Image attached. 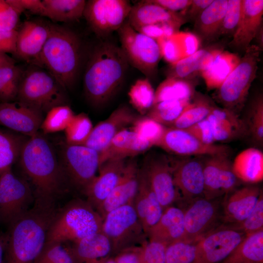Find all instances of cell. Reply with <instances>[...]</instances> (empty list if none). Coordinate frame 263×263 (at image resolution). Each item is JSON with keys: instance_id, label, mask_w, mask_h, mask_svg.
I'll use <instances>...</instances> for the list:
<instances>
[{"instance_id": "25", "label": "cell", "mask_w": 263, "mask_h": 263, "mask_svg": "<svg viewBox=\"0 0 263 263\" xmlns=\"http://www.w3.org/2000/svg\"><path fill=\"white\" fill-rule=\"evenodd\" d=\"M127 19L135 30L144 26L164 22L182 26L187 22L183 14L169 11L151 0L139 1L132 6Z\"/></svg>"}, {"instance_id": "18", "label": "cell", "mask_w": 263, "mask_h": 263, "mask_svg": "<svg viewBox=\"0 0 263 263\" xmlns=\"http://www.w3.org/2000/svg\"><path fill=\"white\" fill-rule=\"evenodd\" d=\"M138 115L127 105L119 106L107 118L93 127L83 145L100 154L106 150L116 135L127 129L128 126H132Z\"/></svg>"}, {"instance_id": "63", "label": "cell", "mask_w": 263, "mask_h": 263, "mask_svg": "<svg viewBox=\"0 0 263 263\" xmlns=\"http://www.w3.org/2000/svg\"><path fill=\"white\" fill-rule=\"evenodd\" d=\"M263 27L261 28L258 32L257 33L255 38L257 40L258 45H257L261 50L263 49Z\"/></svg>"}, {"instance_id": "29", "label": "cell", "mask_w": 263, "mask_h": 263, "mask_svg": "<svg viewBox=\"0 0 263 263\" xmlns=\"http://www.w3.org/2000/svg\"><path fill=\"white\" fill-rule=\"evenodd\" d=\"M207 118L211 125L215 142L230 141L248 134L243 119L226 108L214 106Z\"/></svg>"}, {"instance_id": "19", "label": "cell", "mask_w": 263, "mask_h": 263, "mask_svg": "<svg viewBox=\"0 0 263 263\" xmlns=\"http://www.w3.org/2000/svg\"><path fill=\"white\" fill-rule=\"evenodd\" d=\"M43 113L21 102H0V125L27 137L38 133Z\"/></svg>"}, {"instance_id": "30", "label": "cell", "mask_w": 263, "mask_h": 263, "mask_svg": "<svg viewBox=\"0 0 263 263\" xmlns=\"http://www.w3.org/2000/svg\"><path fill=\"white\" fill-rule=\"evenodd\" d=\"M161 57L170 64L174 63L194 53L200 46V38L195 34L179 31L156 40Z\"/></svg>"}, {"instance_id": "47", "label": "cell", "mask_w": 263, "mask_h": 263, "mask_svg": "<svg viewBox=\"0 0 263 263\" xmlns=\"http://www.w3.org/2000/svg\"><path fill=\"white\" fill-rule=\"evenodd\" d=\"M93 127L90 118L86 113L75 114L64 131L66 143L73 145H84Z\"/></svg>"}, {"instance_id": "7", "label": "cell", "mask_w": 263, "mask_h": 263, "mask_svg": "<svg viewBox=\"0 0 263 263\" xmlns=\"http://www.w3.org/2000/svg\"><path fill=\"white\" fill-rule=\"evenodd\" d=\"M261 49L250 45L235 69L217 90L216 98L237 114L243 107L252 82L256 76Z\"/></svg>"}, {"instance_id": "24", "label": "cell", "mask_w": 263, "mask_h": 263, "mask_svg": "<svg viewBox=\"0 0 263 263\" xmlns=\"http://www.w3.org/2000/svg\"><path fill=\"white\" fill-rule=\"evenodd\" d=\"M133 206L147 235L159 220L164 210L142 168L139 170L138 187Z\"/></svg>"}, {"instance_id": "32", "label": "cell", "mask_w": 263, "mask_h": 263, "mask_svg": "<svg viewBox=\"0 0 263 263\" xmlns=\"http://www.w3.org/2000/svg\"><path fill=\"white\" fill-rule=\"evenodd\" d=\"M220 49L215 47L198 49L190 56L170 64L165 71L167 77L189 80L208 66Z\"/></svg>"}, {"instance_id": "8", "label": "cell", "mask_w": 263, "mask_h": 263, "mask_svg": "<svg viewBox=\"0 0 263 263\" xmlns=\"http://www.w3.org/2000/svg\"><path fill=\"white\" fill-rule=\"evenodd\" d=\"M57 155L69 187L84 194L97 175L100 166V153L84 145L65 142Z\"/></svg>"}, {"instance_id": "3", "label": "cell", "mask_w": 263, "mask_h": 263, "mask_svg": "<svg viewBox=\"0 0 263 263\" xmlns=\"http://www.w3.org/2000/svg\"><path fill=\"white\" fill-rule=\"evenodd\" d=\"M57 210L56 206L33 204L8 225L4 263H34L44 246Z\"/></svg>"}, {"instance_id": "61", "label": "cell", "mask_w": 263, "mask_h": 263, "mask_svg": "<svg viewBox=\"0 0 263 263\" xmlns=\"http://www.w3.org/2000/svg\"><path fill=\"white\" fill-rule=\"evenodd\" d=\"M7 243L6 232H0V263H4V257Z\"/></svg>"}, {"instance_id": "53", "label": "cell", "mask_w": 263, "mask_h": 263, "mask_svg": "<svg viewBox=\"0 0 263 263\" xmlns=\"http://www.w3.org/2000/svg\"><path fill=\"white\" fill-rule=\"evenodd\" d=\"M167 245L147 241L143 245L140 263H165Z\"/></svg>"}, {"instance_id": "14", "label": "cell", "mask_w": 263, "mask_h": 263, "mask_svg": "<svg viewBox=\"0 0 263 263\" xmlns=\"http://www.w3.org/2000/svg\"><path fill=\"white\" fill-rule=\"evenodd\" d=\"M157 147L181 157L228 155L230 151L226 146L204 144L186 130L172 127H167Z\"/></svg>"}, {"instance_id": "52", "label": "cell", "mask_w": 263, "mask_h": 263, "mask_svg": "<svg viewBox=\"0 0 263 263\" xmlns=\"http://www.w3.org/2000/svg\"><path fill=\"white\" fill-rule=\"evenodd\" d=\"M242 6V0H228L217 36L233 35L240 20Z\"/></svg>"}, {"instance_id": "4", "label": "cell", "mask_w": 263, "mask_h": 263, "mask_svg": "<svg viewBox=\"0 0 263 263\" xmlns=\"http://www.w3.org/2000/svg\"><path fill=\"white\" fill-rule=\"evenodd\" d=\"M49 34L37 65L46 68L65 89L75 84L83 57V46L72 30L48 22Z\"/></svg>"}, {"instance_id": "17", "label": "cell", "mask_w": 263, "mask_h": 263, "mask_svg": "<svg viewBox=\"0 0 263 263\" xmlns=\"http://www.w3.org/2000/svg\"><path fill=\"white\" fill-rule=\"evenodd\" d=\"M147 158L142 168L164 210L171 206L179 195L174 183L169 159L163 154Z\"/></svg>"}, {"instance_id": "54", "label": "cell", "mask_w": 263, "mask_h": 263, "mask_svg": "<svg viewBox=\"0 0 263 263\" xmlns=\"http://www.w3.org/2000/svg\"><path fill=\"white\" fill-rule=\"evenodd\" d=\"M19 16L5 0H0V30H16Z\"/></svg>"}, {"instance_id": "64", "label": "cell", "mask_w": 263, "mask_h": 263, "mask_svg": "<svg viewBox=\"0 0 263 263\" xmlns=\"http://www.w3.org/2000/svg\"><path fill=\"white\" fill-rule=\"evenodd\" d=\"M102 263H115L114 259L113 257H110Z\"/></svg>"}, {"instance_id": "46", "label": "cell", "mask_w": 263, "mask_h": 263, "mask_svg": "<svg viewBox=\"0 0 263 263\" xmlns=\"http://www.w3.org/2000/svg\"><path fill=\"white\" fill-rule=\"evenodd\" d=\"M74 115L68 105L56 106L46 113L40 129L44 134L64 131Z\"/></svg>"}, {"instance_id": "6", "label": "cell", "mask_w": 263, "mask_h": 263, "mask_svg": "<svg viewBox=\"0 0 263 263\" xmlns=\"http://www.w3.org/2000/svg\"><path fill=\"white\" fill-rule=\"evenodd\" d=\"M65 90L48 71L32 68L23 73L16 101L43 114L56 106L67 105Z\"/></svg>"}, {"instance_id": "9", "label": "cell", "mask_w": 263, "mask_h": 263, "mask_svg": "<svg viewBox=\"0 0 263 263\" xmlns=\"http://www.w3.org/2000/svg\"><path fill=\"white\" fill-rule=\"evenodd\" d=\"M117 32L120 47L129 64L140 71L149 79L155 77L158 65L162 58L157 41L135 31L128 19Z\"/></svg>"}, {"instance_id": "59", "label": "cell", "mask_w": 263, "mask_h": 263, "mask_svg": "<svg viewBox=\"0 0 263 263\" xmlns=\"http://www.w3.org/2000/svg\"><path fill=\"white\" fill-rule=\"evenodd\" d=\"M151 1L169 11L175 13L188 9L192 2V0H151Z\"/></svg>"}, {"instance_id": "16", "label": "cell", "mask_w": 263, "mask_h": 263, "mask_svg": "<svg viewBox=\"0 0 263 263\" xmlns=\"http://www.w3.org/2000/svg\"><path fill=\"white\" fill-rule=\"evenodd\" d=\"M218 203L204 197L190 202L184 213V234L181 240L195 244L201 237L211 231L218 219Z\"/></svg>"}, {"instance_id": "13", "label": "cell", "mask_w": 263, "mask_h": 263, "mask_svg": "<svg viewBox=\"0 0 263 263\" xmlns=\"http://www.w3.org/2000/svg\"><path fill=\"white\" fill-rule=\"evenodd\" d=\"M245 236L225 226L212 230L195 244L193 263H220Z\"/></svg>"}, {"instance_id": "15", "label": "cell", "mask_w": 263, "mask_h": 263, "mask_svg": "<svg viewBox=\"0 0 263 263\" xmlns=\"http://www.w3.org/2000/svg\"><path fill=\"white\" fill-rule=\"evenodd\" d=\"M204 160L191 157L169 159L174 185L186 201L190 202L203 196Z\"/></svg>"}, {"instance_id": "56", "label": "cell", "mask_w": 263, "mask_h": 263, "mask_svg": "<svg viewBox=\"0 0 263 263\" xmlns=\"http://www.w3.org/2000/svg\"><path fill=\"white\" fill-rule=\"evenodd\" d=\"M20 15L25 11L43 16L44 6L40 0H5Z\"/></svg>"}, {"instance_id": "50", "label": "cell", "mask_w": 263, "mask_h": 263, "mask_svg": "<svg viewBox=\"0 0 263 263\" xmlns=\"http://www.w3.org/2000/svg\"><path fill=\"white\" fill-rule=\"evenodd\" d=\"M227 227L249 235L263 230V195L261 192L252 212L240 223L227 225Z\"/></svg>"}, {"instance_id": "31", "label": "cell", "mask_w": 263, "mask_h": 263, "mask_svg": "<svg viewBox=\"0 0 263 263\" xmlns=\"http://www.w3.org/2000/svg\"><path fill=\"white\" fill-rule=\"evenodd\" d=\"M152 146L127 128L120 132L100 153V165L112 158L126 159L145 152Z\"/></svg>"}, {"instance_id": "49", "label": "cell", "mask_w": 263, "mask_h": 263, "mask_svg": "<svg viewBox=\"0 0 263 263\" xmlns=\"http://www.w3.org/2000/svg\"><path fill=\"white\" fill-rule=\"evenodd\" d=\"M59 243H45L34 263H74L69 246Z\"/></svg>"}, {"instance_id": "48", "label": "cell", "mask_w": 263, "mask_h": 263, "mask_svg": "<svg viewBox=\"0 0 263 263\" xmlns=\"http://www.w3.org/2000/svg\"><path fill=\"white\" fill-rule=\"evenodd\" d=\"M248 134L253 142L261 146L263 143V97L257 95L251 103L245 120H244Z\"/></svg>"}, {"instance_id": "51", "label": "cell", "mask_w": 263, "mask_h": 263, "mask_svg": "<svg viewBox=\"0 0 263 263\" xmlns=\"http://www.w3.org/2000/svg\"><path fill=\"white\" fill-rule=\"evenodd\" d=\"M195 244L179 240L168 244L165 252V263H193Z\"/></svg>"}, {"instance_id": "5", "label": "cell", "mask_w": 263, "mask_h": 263, "mask_svg": "<svg viewBox=\"0 0 263 263\" xmlns=\"http://www.w3.org/2000/svg\"><path fill=\"white\" fill-rule=\"evenodd\" d=\"M103 220L87 200H73L57 210L48 230L45 243L77 242L101 232Z\"/></svg>"}, {"instance_id": "44", "label": "cell", "mask_w": 263, "mask_h": 263, "mask_svg": "<svg viewBox=\"0 0 263 263\" xmlns=\"http://www.w3.org/2000/svg\"><path fill=\"white\" fill-rule=\"evenodd\" d=\"M23 73L16 65L0 68V102L16 100Z\"/></svg>"}, {"instance_id": "60", "label": "cell", "mask_w": 263, "mask_h": 263, "mask_svg": "<svg viewBox=\"0 0 263 263\" xmlns=\"http://www.w3.org/2000/svg\"><path fill=\"white\" fill-rule=\"evenodd\" d=\"M213 0H192L187 9V17L194 21Z\"/></svg>"}, {"instance_id": "23", "label": "cell", "mask_w": 263, "mask_h": 263, "mask_svg": "<svg viewBox=\"0 0 263 263\" xmlns=\"http://www.w3.org/2000/svg\"><path fill=\"white\" fill-rule=\"evenodd\" d=\"M263 0H242L241 16L229 46L245 51L262 27Z\"/></svg>"}, {"instance_id": "10", "label": "cell", "mask_w": 263, "mask_h": 263, "mask_svg": "<svg viewBox=\"0 0 263 263\" xmlns=\"http://www.w3.org/2000/svg\"><path fill=\"white\" fill-rule=\"evenodd\" d=\"M102 232L109 240L112 254L147 241L133 205H127L109 212L104 218Z\"/></svg>"}, {"instance_id": "33", "label": "cell", "mask_w": 263, "mask_h": 263, "mask_svg": "<svg viewBox=\"0 0 263 263\" xmlns=\"http://www.w3.org/2000/svg\"><path fill=\"white\" fill-rule=\"evenodd\" d=\"M241 57L236 53L220 49L200 74L208 90H217L237 66Z\"/></svg>"}, {"instance_id": "41", "label": "cell", "mask_w": 263, "mask_h": 263, "mask_svg": "<svg viewBox=\"0 0 263 263\" xmlns=\"http://www.w3.org/2000/svg\"><path fill=\"white\" fill-rule=\"evenodd\" d=\"M227 155L207 156L204 160V189L203 197L214 200L222 195L221 166L223 157ZM228 156V155H227Z\"/></svg>"}, {"instance_id": "2", "label": "cell", "mask_w": 263, "mask_h": 263, "mask_svg": "<svg viewBox=\"0 0 263 263\" xmlns=\"http://www.w3.org/2000/svg\"><path fill=\"white\" fill-rule=\"evenodd\" d=\"M129 63L120 46L102 41L91 51L85 67L83 85L86 97L95 107L108 102L122 85Z\"/></svg>"}, {"instance_id": "37", "label": "cell", "mask_w": 263, "mask_h": 263, "mask_svg": "<svg viewBox=\"0 0 263 263\" xmlns=\"http://www.w3.org/2000/svg\"><path fill=\"white\" fill-rule=\"evenodd\" d=\"M46 17L56 22H70L83 17L84 0H42Z\"/></svg>"}, {"instance_id": "20", "label": "cell", "mask_w": 263, "mask_h": 263, "mask_svg": "<svg viewBox=\"0 0 263 263\" xmlns=\"http://www.w3.org/2000/svg\"><path fill=\"white\" fill-rule=\"evenodd\" d=\"M139 170L136 160L127 161L118 183L96 210L104 219L111 211L127 205H133L139 183Z\"/></svg>"}, {"instance_id": "35", "label": "cell", "mask_w": 263, "mask_h": 263, "mask_svg": "<svg viewBox=\"0 0 263 263\" xmlns=\"http://www.w3.org/2000/svg\"><path fill=\"white\" fill-rule=\"evenodd\" d=\"M228 0H213L195 19L194 30L205 40L217 36L226 10Z\"/></svg>"}, {"instance_id": "55", "label": "cell", "mask_w": 263, "mask_h": 263, "mask_svg": "<svg viewBox=\"0 0 263 263\" xmlns=\"http://www.w3.org/2000/svg\"><path fill=\"white\" fill-rule=\"evenodd\" d=\"M184 130L204 144L208 145L215 144L211 125L207 118Z\"/></svg>"}, {"instance_id": "26", "label": "cell", "mask_w": 263, "mask_h": 263, "mask_svg": "<svg viewBox=\"0 0 263 263\" xmlns=\"http://www.w3.org/2000/svg\"><path fill=\"white\" fill-rule=\"evenodd\" d=\"M262 192L255 186L234 190L223 205L222 219L225 224H236L244 220L254 208Z\"/></svg>"}, {"instance_id": "12", "label": "cell", "mask_w": 263, "mask_h": 263, "mask_svg": "<svg viewBox=\"0 0 263 263\" xmlns=\"http://www.w3.org/2000/svg\"><path fill=\"white\" fill-rule=\"evenodd\" d=\"M132 6L127 0H89L86 2L83 16L95 34L103 38L120 28Z\"/></svg>"}, {"instance_id": "27", "label": "cell", "mask_w": 263, "mask_h": 263, "mask_svg": "<svg viewBox=\"0 0 263 263\" xmlns=\"http://www.w3.org/2000/svg\"><path fill=\"white\" fill-rule=\"evenodd\" d=\"M184 234V211L169 206L164 209L158 222L147 233L150 241L168 244L181 240Z\"/></svg>"}, {"instance_id": "34", "label": "cell", "mask_w": 263, "mask_h": 263, "mask_svg": "<svg viewBox=\"0 0 263 263\" xmlns=\"http://www.w3.org/2000/svg\"><path fill=\"white\" fill-rule=\"evenodd\" d=\"M233 171L239 180L254 184L263 179V153L254 148L240 152L232 163Z\"/></svg>"}, {"instance_id": "57", "label": "cell", "mask_w": 263, "mask_h": 263, "mask_svg": "<svg viewBox=\"0 0 263 263\" xmlns=\"http://www.w3.org/2000/svg\"><path fill=\"white\" fill-rule=\"evenodd\" d=\"M145 243L132 246L121 250L113 257L115 263H140L143 246Z\"/></svg>"}, {"instance_id": "36", "label": "cell", "mask_w": 263, "mask_h": 263, "mask_svg": "<svg viewBox=\"0 0 263 263\" xmlns=\"http://www.w3.org/2000/svg\"><path fill=\"white\" fill-rule=\"evenodd\" d=\"M263 230L247 235L220 263H263Z\"/></svg>"}, {"instance_id": "39", "label": "cell", "mask_w": 263, "mask_h": 263, "mask_svg": "<svg viewBox=\"0 0 263 263\" xmlns=\"http://www.w3.org/2000/svg\"><path fill=\"white\" fill-rule=\"evenodd\" d=\"M29 137L0 129V175L18 161L22 147Z\"/></svg>"}, {"instance_id": "43", "label": "cell", "mask_w": 263, "mask_h": 263, "mask_svg": "<svg viewBox=\"0 0 263 263\" xmlns=\"http://www.w3.org/2000/svg\"><path fill=\"white\" fill-rule=\"evenodd\" d=\"M191 100H171L158 102L153 105L146 115L169 127L177 119Z\"/></svg>"}, {"instance_id": "45", "label": "cell", "mask_w": 263, "mask_h": 263, "mask_svg": "<svg viewBox=\"0 0 263 263\" xmlns=\"http://www.w3.org/2000/svg\"><path fill=\"white\" fill-rule=\"evenodd\" d=\"M132 130L141 139L157 146L167 127L148 116L138 115L132 125Z\"/></svg>"}, {"instance_id": "28", "label": "cell", "mask_w": 263, "mask_h": 263, "mask_svg": "<svg viewBox=\"0 0 263 263\" xmlns=\"http://www.w3.org/2000/svg\"><path fill=\"white\" fill-rule=\"evenodd\" d=\"M69 248L74 263H102L113 252L109 240L102 231L73 243Z\"/></svg>"}, {"instance_id": "1", "label": "cell", "mask_w": 263, "mask_h": 263, "mask_svg": "<svg viewBox=\"0 0 263 263\" xmlns=\"http://www.w3.org/2000/svg\"><path fill=\"white\" fill-rule=\"evenodd\" d=\"M18 161L32 188L34 204L56 206L69 186L53 145L38 132L26 140Z\"/></svg>"}, {"instance_id": "11", "label": "cell", "mask_w": 263, "mask_h": 263, "mask_svg": "<svg viewBox=\"0 0 263 263\" xmlns=\"http://www.w3.org/2000/svg\"><path fill=\"white\" fill-rule=\"evenodd\" d=\"M34 203L32 188L12 168L0 175V223L9 225L25 213Z\"/></svg>"}, {"instance_id": "40", "label": "cell", "mask_w": 263, "mask_h": 263, "mask_svg": "<svg viewBox=\"0 0 263 263\" xmlns=\"http://www.w3.org/2000/svg\"><path fill=\"white\" fill-rule=\"evenodd\" d=\"M214 106L206 96L194 95L179 117L169 127L187 129L206 119Z\"/></svg>"}, {"instance_id": "38", "label": "cell", "mask_w": 263, "mask_h": 263, "mask_svg": "<svg viewBox=\"0 0 263 263\" xmlns=\"http://www.w3.org/2000/svg\"><path fill=\"white\" fill-rule=\"evenodd\" d=\"M195 93L194 85L190 80L167 77L155 91L154 104L166 100H191Z\"/></svg>"}, {"instance_id": "58", "label": "cell", "mask_w": 263, "mask_h": 263, "mask_svg": "<svg viewBox=\"0 0 263 263\" xmlns=\"http://www.w3.org/2000/svg\"><path fill=\"white\" fill-rule=\"evenodd\" d=\"M17 30H0V53L15 55Z\"/></svg>"}, {"instance_id": "22", "label": "cell", "mask_w": 263, "mask_h": 263, "mask_svg": "<svg viewBox=\"0 0 263 263\" xmlns=\"http://www.w3.org/2000/svg\"><path fill=\"white\" fill-rule=\"evenodd\" d=\"M17 32L15 55L36 65L49 36L48 22L25 21Z\"/></svg>"}, {"instance_id": "21", "label": "cell", "mask_w": 263, "mask_h": 263, "mask_svg": "<svg viewBox=\"0 0 263 263\" xmlns=\"http://www.w3.org/2000/svg\"><path fill=\"white\" fill-rule=\"evenodd\" d=\"M126 159L112 158L103 163L98 174L85 190L87 201L96 210L118 183L124 170Z\"/></svg>"}, {"instance_id": "42", "label": "cell", "mask_w": 263, "mask_h": 263, "mask_svg": "<svg viewBox=\"0 0 263 263\" xmlns=\"http://www.w3.org/2000/svg\"><path fill=\"white\" fill-rule=\"evenodd\" d=\"M129 101L139 115H146L154 104L155 90L150 80L145 77L137 80L129 92Z\"/></svg>"}, {"instance_id": "62", "label": "cell", "mask_w": 263, "mask_h": 263, "mask_svg": "<svg viewBox=\"0 0 263 263\" xmlns=\"http://www.w3.org/2000/svg\"><path fill=\"white\" fill-rule=\"evenodd\" d=\"M15 65L14 59L7 54L0 53V68Z\"/></svg>"}]
</instances>
